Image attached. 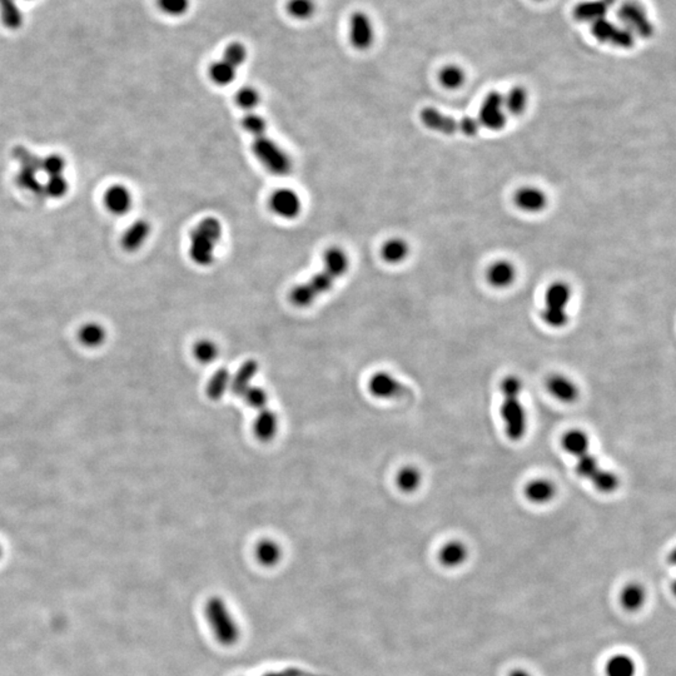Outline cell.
Here are the masks:
<instances>
[{
	"mask_svg": "<svg viewBox=\"0 0 676 676\" xmlns=\"http://www.w3.org/2000/svg\"><path fill=\"white\" fill-rule=\"evenodd\" d=\"M572 294L570 289L565 284H551L546 292V307L542 312V318L551 327L560 328L567 325V306L570 301Z\"/></svg>",
	"mask_w": 676,
	"mask_h": 676,
	"instance_id": "obj_8",
	"label": "cell"
},
{
	"mask_svg": "<svg viewBox=\"0 0 676 676\" xmlns=\"http://www.w3.org/2000/svg\"><path fill=\"white\" fill-rule=\"evenodd\" d=\"M259 100H261V97H259L258 90L252 88V87L242 88L236 95L237 104L241 109L246 110V112H252V110L256 109L258 104H259Z\"/></svg>",
	"mask_w": 676,
	"mask_h": 676,
	"instance_id": "obj_35",
	"label": "cell"
},
{
	"mask_svg": "<svg viewBox=\"0 0 676 676\" xmlns=\"http://www.w3.org/2000/svg\"><path fill=\"white\" fill-rule=\"evenodd\" d=\"M547 388L555 399H560L562 402H574L579 396L576 385L572 382V380L561 375H555L549 378Z\"/></svg>",
	"mask_w": 676,
	"mask_h": 676,
	"instance_id": "obj_19",
	"label": "cell"
},
{
	"mask_svg": "<svg viewBox=\"0 0 676 676\" xmlns=\"http://www.w3.org/2000/svg\"><path fill=\"white\" fill-rule=\"evenodd\" d=\"M161 11L169 16H182L189 11V0H157Z\"/></svg>",
	"mask_w": 676,
	"mask_h": 676,
	"instance_id": "obj_37",
	"label": "cell"
},
{
	"mask_svg": "<svg viewBox=\"0 0 676 676\" xmlns=\"http://www.w3.org/2000/svg\"><path fill=\"white\" fill-rule=\"evenodd\" d=\"M350 268V257L345 250L332 247L326 252L323 268L307 282L299 284L289 294L291 302L296 307L304 309L320 299L322 294L330 292L336 282L346 274Z\"/></svg>",
	"mask_w": 676,
	"mask_h": 676,
	"instance_id": "obj_1",
	"label": "cell"
},
{
	"mask_svg": "<svg viewBox=\"0 0 676 676\" xmlns=\"http://www.w3.org/2000/svg\"><path fill=\"white\" fill-rule=\"evenodd\" d=\"M0 21L11 32H16L24 26V14L19 0H0Z\"/></svg>",
	"mask_w": 676,
	"mask_h": 676,
	"instance_id": "obj_18",
	"label": "cell"
},
{
	"mask_svg": "<svg viewBox=\"0 0 676 676\" xmlns=\"http://www.w3.org/2000/svg\"><path fill=\"white\" fill-rule=\"evenodd\" d=\"M421 121L427 128L432 131L440 132L445 134H452L456 132H462L465 134L472 136L476 134L480 129V122L472 118L455 119L452 117L445 116L439 110L434 108H425L421 112Z\"/></svg>",
	"mask_w": 676,
	"mask_h": 676,
	"instance_id": "obj_7",
	"label": "cell"
},
{
	"mask_svg": "<svg viewBox=\"0 0 676 676\" xmlns=\"http://www.w3.org/2000/svg\"><path fill=\"white\" fill-rule=\"evenodd\" d=\"M230 380H231L230 372L227 370H220L218 372L215 373L213 378L210 380L208 388H207V393H208L210 399H220L222 395L225 393V388L228 387V385H230Z\"/></svg>",
	"mask_w": 676,
	"mask_h": 676,
	"instance_id": "obj_34",
	"label": "cell"
},
{
	"mask_svg": "<svg viewBox=\"0 0 676 676\" xmlns=\"http://www.w3.org/2000/svg\"><path fill=\"white\" fill-rule=\"evenodd\" d=\"M409 254V245L401 238H393L386 242L381 250V256L387 263L395 264L404 261Z\"/></svg>",
	"mask_w": 676,
	"mask_h": 676,
	"instance_id": "obj_26",
	"label": "cell"
},
{
	"mask_svg": "<svg viewBox=\"0 0 676 676\" xmlns=\"http://www.w3.org/2000/svg\"><path fill=\"white\" fill-rule=\"evenodd\" d=\"M605 672L606 676H635L636 664L629 655L618 654L608 659Z\"/></svg>",
	"mask_w": 676,
	"mask_h": 676,
	"instance_id": "obj_25",
	"label": "cell"
},
{
	"mask_svg": "<svg viewBox=\"0 0 676 676\" xmlns=\"http://www.w3.org/2000/svg\"><path fill=\"white\" fill-rule=\"evenodd\" d=\"M562 449L577 458L576 472L593 483L601 493H613L618 486V478L613 472L603 470L598 458L590 452V441L581 430H572L562 436Z\"/></svg>",
	"mask_w": 676,
	"mask_h": 676,
	"instance_id": "obj_3",
	"label": "cell"
},
{
	"mask_svg": "<svg viewBox=\"0 0 676 676\" xmlns=\"http://www.w3.org/2000/svg\"><path fill=\"white\" fill-rule=\"evenodd\" d=\"M515 278V269L510 263L498 262L488 271V281L495 287H506Z\"/></svg>",
	"mask_w": 676,
	"mask_h": 676,
	"instance_id": "obj_29",
	"label": "cell"
},
{
	"mask_svg": "<svg viewBox=\"0 0 676 676\" xmlns=\"http://www.w3.org/2000/svg\"><path fill=\"white\" fill-rule=\"evenodd\" d=\"M205 618L215 639L220 644L232 646L236 644L241 636L240 626L232 616L227 603L220 598H210L205 605Z\"/></svg>",
	"mask_w": 676,
	"mask_h": 676,
	"instance_id": "obj_6",
	"label": "cell"
},
{
	"mask_svg": "<svg viewBox=\"0 0 676 676\" xmlns=\"http://www.w3.org/2000/svg\"><path fill=\"white\" fill-rule=\"evenodd\" d=\"M616 0H587L579 3L572 11L574 19L577 21H594L603 19L613 8Z\"/></svg>",
	"mask_w": 676,
	"mask_h": 676,
	"instance_id": "obj_15",
	"label": "cell"
},
{
	"mask_svg": "<svg viewBox=\"0 0 676 676\" xmlns=\"http://www.w3.org/2000/svg\"><path fill=\"white\" fill-rule=\"evenodd\" d=\"M439 559L444 567H460L467 559L466 546L460 541H450L441 549Z\"/></svg>",
	"mask_w": 676,
	"mask_h": 676,
	"instance_id": "obj_21",
	"label": "cell"
},
{
	"mask_svg": "<svg viewBox=\"0 0 676 676\" xmlns=\"http://www.w3.org/2000/svg\"><path fill=\"white\" fill-rule=\"evenodd\" d=\"M463 79H465V77H463L461 69L457 68V67H446V68L442 69V72L440 73L441 83L444 87L450 88V90L458 88L463 82Z\"/></svg>",
	"mask_w": 676,
	"mask_h": 676,
	"instance_id": "obj_41",
	"label": "cell"
},
{
	"mask_svg": "<svg viewBox=\"0 0 676 676\" xmlns=\"http://www.w3.org/2000/svg\"><path fill=\"white\" fill-rule=\"evenodd\" d=\"M269 208L284 220H294L302 210V200L294 189H278L269 198Z\"/></svg>",
	"mask_w": 676,
	"mask_h": 676,
	"instance_id": "obj_11",
	"label": "cell"
},
{
	"mask_svg": "<svg viewBox=\"0 0 676 676\" xmlns=\"http://www.w3.org/2000/svg\"><path fill=\"white\" fill-rule=\"evenodd\" d=\"M555 493V485L546 478L532 480L525 488V496L535 503H549L554 498Z\"/></svg>",
	"mask_w": 676,
	"mask_h": 676,
	"instance_id": "obj_20",
	"label": "cell"
},
{
	"mask_svg": "<svg viewBox=\"0 0 676 676\" xmlns=\"http://www.w3.org/2000/svg\"><path fill=\"white\" fill-rule=\"evenodd\" d=\"M264 676H312L309 675L307 672L304 671L299 670V669H287V670L281 671V672H272V674H267Z\"/></svg>",
	"mask_w": 676,
	"mask_h": 676,
	"instance_id": "obj_42",
	"label": "cell"
},
{
	"mask_svg": "<svg viewBox=\"0 0 676 676\" xmlns=\"http://www.w3.org/2000/svg\"><path fill=\"white\" fill-rule=\"evenodd\" d=\"M225 62L232 64L235 68H240L246 62L247 49L241 43H232L225 50L223 58Z\"/></svg>",
	"mask_w": 676,
	"mask_h": 676,
	"instance_id": "obj_39",
	"label": "cell"
},
{
	"mask_svg": "<svg viewBox=\"0 0 676 676\" xmlns=\"http://www.w3.org/2000/svg\"><path fill=\"white\" fill-rule=\"evenodd\" d=\"M107 332L100 323H87L79 330V340L87 347H100L105 341Z\"/></svg>",
	"mask_w": 676,
	"mask_h": 676,
	"instance_id": "obj_31",
	"label": "cell"
},
{
	"mask_svg": "<svg viewBox=\"0 0 676 676\" xmlns=\"http://www.w3.org/2000/svg\"><path fill=\"white\" fill-rule=\"evenodd\" d=\"M247 404L251 406L252 409H257L259 411L267 409V393L263 391L262 388L250 387L242 395Z\"/></svg>",
	"mask_w": 676,
	"mask_h": 676,
	"instance_id": "obj_40",
	"label": "cell"
},
{
	"mask_svg": "<svg viewBox=\"0 0 676 676\" xmlns=\"http://www.w3.org/2000/svg\"><path fill=\"white\" fill-rule=\"evenodd\" d=\"M242 126L245 131L251 136L252 151L258 162L267 169L269 173L277 177H284L292 171V159L289 153L284 151L277 142H274L267 132V123L262 117L247 112L243 117Z\"/></svg>",
	"mask_w": 676,
	"mask_h": 676,
	"instance_id": "obj_2",
	"label": "cell"
},
{
	"mask_svg": "<svg viewBox=\"0 0 676 676\" xmlns=\"http://www.w3.org/2000/svg\"><path fill=\"white\" fill-rule=\"evenodd\" d=\"M591 32L599 42L611 44L613 47L623 48V49L634 47V36L626 28L618 26L605 18L594 21Z\"/></svg>",
	"mask_w": 676,
	"mask_h": 676,
	"instance_id": "obj_10",
	"label": "cell"
},
{
	"mask_svg": "<svg viewBox=\"0 0 676 676\" xmlns=\"http://www.w3.org/2000/svg\"><path fill=\"white\" fill-rule=\"evenodd\" d=\"M21 1V0H19ZM21 1H32V0H21Z\"/></svg>",
	"mask_w": 676,
	"mask_h": 676,
	"instance_id": "obj_44",
	"label": "cell"
},
{
	"mask_svg": "<svg viewBox=\"0 0 676 676\" xmlns=\"http://www.w3.org/2000/svg\"><path fill=\"white\" fill-rule=\"evenodd\" d=\"M646 596L645 590L639 584H629L623 589L620 594V603L626 611H638L643 608Z\"/></svg>",
	"mask_w": 676,
	"mask_h": 676,
	"instance_id": "obj_23",
	"label": "cell"
},
{
	"mask_svg": "<svg viewBox=\"0 0 676 676\" xmlns=\"http://www.w3.org/2000/svg\"><path fill=\"white\" fill-rule=\"evenodd\" d=\"M370 391L378 399H397L406 395L407 387L390 373L378 372L370 381Z\"/></svg>",
	"mask_w": 676,
	"mask_h": 676,
	"instance_id": "obj_14",
	"label": "cell"
},
{
	"mask_svg": "<svg viewBox=\"0 0 676 676\" xmlns=\"http://www.w3.org/2000/svg\"><path fill=\"white\" fill-rule=\"evenodd\" d=\"M350 38L353 47L358 50H366L372 45L375 39L372 21L366 13H353L350 21Z\"/></svg>",
	"mask_w": 676,
	"mask_h": 676,
	"instance_id": "obj_12",
	"label": "cell"
},
{
	"mask_svg": "<svg viewBox=\"0 0 676 676\" xmlns=\"http://www.w3.org/2000/svg\"><path fill=\"white\" fill-rule=\"evenodd\" d=\"M510 676H531L529 672H526L524 670H515L510 674Z\"/></svg>",
	"mask_w": 676,
	"mask_h": 676,
	"instance_id": "obj_43",
	"label": "cell"
},
{
	"mask_svg": "<svg viewBox=\"0 0 676 676\" xmlns=\"http://www.w3.org/2000/svg\"><path fill=\"white\" fill-rule=\"evenodd\" d=\"M237 70L232 64L225 62V59H220L218 62L212 64L210 68V77L213 83L220 85V87H227L236 79Z\"/></svg>",
	"mask_w": 676,
	"mask_h": 676,
	"instance_id": "obj_27",
	"label": "cell"
},
{
	"mask_svg": "<svg viewBox=\"0 0 676 676\" xmlns=\"http://www.w3.org/2000/svg\"><path fill=\"white\" fill-rule=\"evenodd\" d=\"M256 556L257 560L264 565V567H272L277 565L281 557H282V550L277 542L272 540H263L259 542L256 549Z\"/></svg>",
	"mask_w": 676,
	"mask_h": 676,
	"instance_id": "obj_28",
	"label": "cell"
},
{
	"mask_svg": "<svg viewBox=\"0 0 676 676\" xmlns=\"http://www.w3.org/2000/svg\"><path fill=\"white\" fill-rule=\"evenodd\" d=\"M0 557H1V547H0Z\"/></svg>",
	"mask_w": 676,
	"mask_h": 676,
	"instance_id": "obj_45",
	"label": "cell"
},
{
	"mask_svg": "<svg viewBox=\"0 0 676 676\" xmlns=\"http://www.w3.org/2000/svg\"><path fill=\"white\" fill-rule=\"evenodd\" d=\"M421 472L416 467H404L397 475V485L404 493H414L421 483Z\"/></svg>",
	"mask_w": 676,
	"mask_h": 676,
	"instance_id": "obj_32",
	"label": "cell"
},
{
	"mask_svg": "<svg viewBox=\"0 0 676 676\" xmlns=\"http://www.w3.org/2000/svg\"><path fill=\"white\" fill-rule=\"evenodd\" d=\"M133 205L131 191L123 184H114L104 193V205L113 215L128 213Z\"/></svg>",
	"mask_w": 676,
	"mask_h": 676,
	"instance_id": "obj_16",
	"label": "cell"
},
{
	"mask_svg": "<svg viewBox=\"0 0 676 676\" xmlns=\"http://www.w3.org/2000/svg\"><path fill=\"white\" fill-rule=\"evenodd\" d=\"M516 203L527 212H537L545 207V194L536 188H524L516 194Z\"/></svg>",
	"mask_w": 676,
	"mask_h": 676,
	"instance_id": "obj_24",
	"label": "cell"
},
{
	"mask_svg": "<svg viewBox=\"0 0 676 676\" xmlns=\"http://www.w3.org/2000/svg\"><path fill=\"white\" fill-rule=\"evenodd\" d=\"M526 100H527L526 92L522 88H514L510 92L506 98H503V104L506 105V108L511 113L519 114L525 109Z\"/></svg>",
	"mask_w": 676,
	"mask_h": 676,
	"instance_id": "obj_38",
	"label": "cell"
},
{
	"mask_svg": "<svg viewBox=\"0 0 676 676\" xmlns=\"http://www.w3.org/2000/svg\"><path fill=\"white\" fill-rule=\"evenodd\" d=\"M223 228L215 217H207L195 225L189 238V257L197 266L208 267L215 262Z\"/></svg>",
	"mask_w": 676,
	"mask_h": 676,
	"instance_id": "obj_5",
	"label": "cell"
},
{
	"mask_svg": "<svg viewBox=\"0 0 676 676\" xmlns=\"http://www.w3.org/2000/svg\"><path fill=\"white\" fill-rule=\"evenodd\" d=\"M193 355L202 363H210L218 357V347L215 342L202 340L194 345Z\"/></svg>",
	"mask_w": 676,
	"mask_h": 676,
	"instance_id": "obj_36",
	"label": "cell"
},
{
	"mask_svg": "<svg viewBox=\"0 0 676 676\" xmlns=\"http://www.w3.org/2000/svg\"><path fill=\"white\" fill-rule=\"evenodd\" d=\"M287 9L289 14L296 19L306 21L315 14V1L313 0H289Z\"/></svg>",
	"mask_w": 676,
	"mask_h": 676,
	"instance_id": "obj_33",
	"label": "cell"
},
{
	"mask_svg": "<svg viewBox=\"0 0 676 676\" xmlns=\"http://www.w3.org/2000/svg\"><path fill=\"white\" fill-rule=\"evenodd\" d=\"M618 16L633 36L635 33L641 38H650L654 34L653 23L643 6L636 1L630 0L623 3L618 8Z\"/></svg>",
	"mask_w": 676,
	"mask_h": 676,
	"instance_id": "obj_9",
	"label": "cell"
},
{
	"mask_svg": "<svg viewBox=\"0 0 676 676\" xmlns=\"http://www.w3.org/2000/svg\"><path fill=\"white\" fill-rule=\"evenodd\" d=\"M278 429L277 414L272 411L264 409L259 411L257 419L254 421V434L259 440H272Z\"/></svg>",
	"mask_w": 676,
	"mask_h": 676,
	"instance_id": "obj_22",
	"label": "cell"
},
{
	"mask_svg": "<svg viewBox=\"0 0 676 676\" xmlns=\"http://www.w3.org/2000/svg\"><path fill=\"white\" fill-rule=\"evenodd\" d=\"M503 97L500 93H490L483 102L480 112V124L488 129L498 131L505 126L506 117L503 112Z\"/></svg>",
	"mask_w": 676,
	"mask_h": 676,
	"instance_id": "obj_13",
	"label": "cell"
},
{
	"mask_svg": "<svg viewBox=\"0 0 676 676\" xmlns=\"http://www.w3.org/2000/svg\"><path fill=\"white\" fill-rule=\"evenodd\" d=\"M257 371L258 365L256 362H246V363L242 366L241 370L238 371V373H237L235 380L232 381V391L236 393V395H238V396H242L247 388L251 386L250 382H251L252 378L256 376Z\"/></svg>",
	"mask_w": 676,
	"mask_h": 676,
	"instance_id": "obj_30",
	"label": "cell"
},
{
	"mask_svg": "<svg viewBox=\"0 0 676 676\" xmlns=\"http://www.w3.org/2000/svg\"><path fill=\"white\" fill-rule=\"evenodd\" d=\"M521 390L522 385L519 378L510 376L503 380L501 383L503 392V404H501V416H503L505 431L509 436L510 440L519 441L524 437L527 429V416L521 402Z\"/></svg>",
	"mask_w": 676,
	"mask_h": 676,
	"instance_id": "obj_4",
	"label": "cell"
},
{
	"mask_svg": "<svg viewBox=\"0 0 676 676\" xmlns=\"http://www.w3.org/2000/svg\"><path fill=\"white\" fill-rule=\"evenodd\" d=\"M152 227L147 220H136L124 232L122 246L128 252H136L144 246L151 236Z\"/></svg>",
	"mask_w": 676,
	"mask_h": 676,
	"instance_id": "obj_17",
	"label": "cell"
}]
</instances>
